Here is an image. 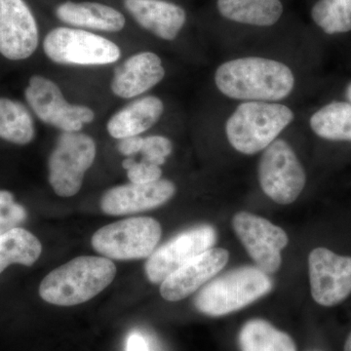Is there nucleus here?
Returning <instances> with one entry per match:
<instances>
[{"label": "nucleus", "instance_id": "nucleus-3", "mask_svg": "<svg viewBox=\"0 0 351 351\" xmlns=\"http://www.w3.org/2000/svg\"><path fill=\"white\" fill-rule=\"evenodd\" d=\"M295 119L287 106L274 101H243L228 117L226 135L240 154L265 151Z\"/></svg>", "mask_w": 351, "mask_h": 351}, {"label": "nucleus", "instance_id": "nucleus-22", "mask_svg": "<svg viewBox=\"0 0 351 351\" xmlns=\"http://www.w3.org/2000/svg\"><path fill=\"white\" fill-rule=\"evenodd\" d=\"M239 341L240 351H297L291 336L263 319L247 321Z\"/></svg>", "mask_w": 351, "mask_h": 351}, {"label": "nucleus", "instance_id": "nucleus-27", "mask_svg": "<svg viewBox=\"0 0 351 351\" xmlns=\"http://www.w3.org/2000/svg\"><path fill=\"white\" fill-rule=\"evenodd\" d=\"M173 143L165 136L152 135L144 137L141 154L143 160L161 166L166 162V159L172 154Z\"/></svg>", "mask_w": 351, "mask_h": 351}, {"label": "nucleus", "instance_id": "nucleus-30", "mask_svg": "<svg viewBox=\"0 0 351 351\" xmlns=\"http://www.w3.org/2000/svg\"><path fill=\"white\" fill-rule=\"evenodd\" d=\"M126 351H149L144 337L138 332H133L127 339Z\"/></svg>", "mask_w": 351, "mask_h": 351}, {"label": "nucleus", "instance_id": "nucleus-18", "mask_svg": "<svg viewBox=\"0 0 351 351\" xmlns=\"http://www.w3.org/2000/svg\"><path fill=\"white\" fill-rule=\"evenodd\" d=\"M58 19L77 29L119 32L126 25L123 14L100 2L66 1L56 8Z\"/></svg>", "mask_w": 351, "mask_h": 351}, {"label": "nucleus", "instance_id": "nucleus-25", "mask_svg": "<svg viewBox=\"0 0 351 351\" xmlns=\"http://www.w3.org/2000/svg\"><path fill=\"white\" fill-rule=\"evenodd\" d=\"M311 17L325 34H339L351 32V0H318Z\"/></svg>", "mask_w": 351, "mask_h": 351}, {"label": "nucleus", "instance_id": "nucleus-31", "mask_svg": "<svg viewBox=\"0 0 351 351\" xmlns=\"http://www.w3.org/2000/svg\"><path fill=\"white\" fill-rule=\"evenodd\" d=\"M346 97L348 99V103L351 104V82L348 83V86L346 88Z\"/></svg>", "mask_w": 351, "mask_h": 351}, {"label": "nucleus", "instance_id": "nucleus-4", "mask_svg": "<svg viewBox=\"0 0 351 351\" xmlns=\"http://www.w3.org/2000/svg\"><path fill=\"white\" fill-rule=\"evenodd\" d=\"M272 287L269 274L258 267H239L206 284L196 295L195 306L212 317L228 315L269 294Z\"/></svg>", "mask_w": 351, "mask_h": 351}, {"label": "nucleus", "instance_id": "nucleus-32", "mask_svg": "<svg viewBox=\"0 0 351 351\" xmlns=\"http://www.w3.org/2000/svg\"><path fill=\"white\" fill-rule=\"evenodd\" d=\"M343 351H351V332L348 335V339H346L345 343V350Z\"/></svg>", "mask_w": 351, "mask_h": 351}, {"label": "nucleus", "instance_id": "nucleus-15", "mask_svg": "<svg viewBox=\"0 0 351 351\" xmlns=\"http://www.w3.org/2000/svg\"><path fill=\"white\" fill-rule=\"evenodd\" d=\"M230 254L223 248H211L189 261L160 284V294L169 302L182 301L226 267Z\"/></svg>", "mask_w": 351, "mask_h": 351}, {"label": "nucleus", "instance_id": "nucleus-11", "mask_svg": "<svg viewBox=\"0 0 351 351\" xmlns=\"http://www.w3.org/2000/svg\"><path fill=\"white\" fill-rule=\"evenodd\" d=\"M232 226L247 253L258 269L276 274L282 263L281 251L287 246V233L267 219L248 212L233 217Z\"/></svg>", "mask_w": 351, "mask_h": 351}, {"label": "nucleus", "instance_id": "nucleus-8", "mask_svg": "<svg viewBox=\"0 0 351 351\" xmlns=\"http://www.w3.org/2000/svg\"><path fill=\"white\" fill-rule=\"evenodd\" d=\"M263 152L258 175L263 193L278 204L295 202L306 186V175L294 149L276 138Z\"/></svg>", "mask_w": 351, "mask_h": 351}, {"label": "nucleus", "instance_id": "nucleus-28", "mask_svg": "<svg viewBox=\"0 0 351 351\" xmlns=\"http://www.w3.org/2000/svg\"><path fill=\"white\" fill-rule=\"evenodd\" d=\"M122 167L127 170V177L133 184H149L161 179L162 170L160 166L142 160L137 162L132 157H127L122 162Z\"/></svg>", "mask_w": 351, "mask_h": 351}, {"label": "nucleus", "instance_id": "nucleus-5", "mask_svg": "<svg viewBox=\"0 0 351 351\" xmlns=\"http://www.w3.org/2000/svg\"><path fill=\"white\" fill-rule=\"evenodd\" d=\"M162 230L156 219L136 217L103 226L92 237V246L104 257L119 261L147 258L156 250Z\"/></svg>", "mask_w": 351, "mask_h": 351}, {"label": "nucleus", "instance_id": "nucleus-14", "mask_svg": "<svg viewBox=\"0 0 351 351\" xmlns=\"http://www.w3.org/2000/svg\"><path fill=\"white\" fill-rule=\"evenodd\" d=\"M176 186L169 180L160 179L149 184H130L114 186L101 199L104 213L122 216L147 211L165 204L175 195Z\"/></svg>", "mask_w": 351, "mask_h": 351}, {"label": "nucleus", "instance_id": "nucleus-19", "mask_svg": "<svg viewBox=\"0 0 351 351\" xmlns=\"http://www.w3.org/2000/svg\"><path fill=\"white\" fill-rule=\"evenodd\" d=\"M163 112L164 104L158 97L135 99L110 117L107 123L108 133L117 140L140 136L156 125Z\"/></svg>", "mask_w": 351, "mask_h": 351}, {"label": "nucleus", "instance_id": "nucleus-10", "mask_svg": "<svg viewBox=\"0 0 351 351\" xmlns=\"http://www.w3.org/2000/svg\"><path fill=\"white\" fill-rule=\"evenodd\" d=\"M216 241L217 232L214 226L200 225L184 230L156 249L147 258L145 276L149 282L161 284L189 261L213 248Z\"/></svg>", "mask_w": 351, "mask_h": 351}, {"label": "nucleus", "instance_id": "nucleus-9", "mask_svg": "<svg viewBox=\"0 0 351 351\" xmlns=\"http://www.w3.org/2000/svg\"><path fill=\"white\" fill-rule=\"evenodd\" d=\"M25 98L41 121L62 132H80L95 120L91 108L69 103L59 85L45 76L29 78Z\"/></svg>", "mask_w": 351, "mask_h": 351}, {"label": "nucleus", "instance_id": "nucleus-21", "mask_svg": "<svg viewBox=\"0 0 351 351\" xmlns=\"http://www.w3.org/2000/svg\"><path fill=\"white\" fill-rule=\"evenodd\" d=\"M309 126L319 138L351 143V104L343 101L327 104L311 115Z\"/></svg>", "mask_w": 351, "mask_h": 351}, {"label": "nucleus", "instance_id": "nucleus-26", "mask_svg": "<svg viewBox=\"0 0 351 351\" xmlns=\"http://www.w3.org/2000/svg\"><path fill=\"white\" fill-rule=\"evenodd\" d=\"M27 219V210L15 200L13 193L0 189V235L20 228Z\"/></svg>", "mask_w": 351, "mask_h": 351}, {"label": "nucleus", "instance_id": "nucleus-13", "mask_svg": "<svg viewBox=\"0 0 351 351\" xmlns=\"http://www.w3.org/2000/svg\"><path fill=\"white\" fill-rule=\"evenodd\" d=\"M38 41V23L25 0H0V54L22 61L36 52Z\"/></svg>", "mask_w": 351, "mask_h": 351}, {"label": "nucleus", "instance_id": "nucleus-12", "mask_svg": "<svg viewBox=\"0 0 351 351\" xmlns=\"http://www.w3.org/2000/svg\"><path fill=\"white\" fill-rule=\"evenodd\" d=\"M308 270L311 295L320 306H337L351 294V257L319 247L309 254Z\"/></svg>", "mask_w": 351, "mask_h": 351}, {"label": "nucleus", "instance_id": "nucleus-20", "mask_svg": "<svg viewBox=\"0 0 351 351\" xmlns=\"http://www.w3.org/2000/svg\"><path fill=\"white\" fill-rule=\"evenodd\" d=\"M217 8L226 19L256 27H271L283 14L280 0H218Z\"/></svg>", "mask_w": 351, "mask_h": 351}, {"label": "nucleus", "instance_id": "nucleus-16", "mask_svg": "<svg viewBox=\"0 0 351 351\" xmlns=\"http://www.w3.org/2000/svg\"><path fill=\"white\" fill-rule=\"evenodd\" d=\"M165 77L162 60L156 53L145 51L132 55L113 73L110 89L121 99L137 98L156 86Z\"/></svg>", "mask_w": 351, "mask_h": 351}, {"label": "nucleus", "instance_id": "nucleus-29", "mask_svg": "<svg viewBox=\"0 0 351 351\" xmlns=\"http://www.w3.org/2000/svg\"><path fill=\"white\" fill-rule=\"evenodd\" d=\"M143 143H144V137L141 136L120 138L117 143V149L122 156L131 157L140 154Z\"/></svg>", "mask_w": 351, "mask_h": 351}, {"label": "nucleus", "instance_id": "nucleus-6", "mask_svg": "<svg viewBox=\"0 0 351 351\" xmlns=\"http://www.w3.org/2000/svg\"><path fill=\"white\" fill-rule=\"evenodd\" d=\"M97 154L96 142L82 132H62L48 160L49 184L61 197H71L82 189Z\"/></svg>", "mask_w": 351, "mask_h": 351}, {"label": "nucleus", "instance_id": "nucleus-24", "mask_svg": "<svg viewBox=\"0 0 351 351\" xmlns=\"http://www.w3.org/2000/svg\"><path fill=\"white\" fill-rule=\"evenodd\" d=\"M41 253V242L25 228H16L0 235V274L13 263L31 267Z\"/></svg>", "mask_w": 351, "mask_h": 351}, {"label": "nucleus", "instance_id": "nucleus-2", "mask_svg": "<svg viewBox=\"0 0 351 351\" xmlns=\"http://www.w3.org/2000/svg\"><path fill=\"white\" fill-rule=\"evenodd\" d=\"M117 267L110 258L82 256L57 267L39 286L43 301L59 306H73L93 299L112 282Z\"/></svg>", "mask_w": 351, "mask_h": 351}, {"label": "nucleus", "instance_id": "nucleus-17", "mask_svg": "<svg viewBox=\"0 0 351 351\" xmlns=\"http://www.w3.org/2000/svg\"><path fill=\"white\" fill-rule=\"evenodd\" d=\"M124 6L138 25L163 40H174L186 24V11L166 0H125Z\"/></svg>", "mask_w": 351, "mask_h": 351}, {"label": "nucleus", "instance_id": "nucleus-7", "mask_svg": "<svg viewBox=\"0 0 351 351\" xmlns=\"http://www.w3.org/2000/svg\"><path fill=\"white\" fill-rule=\"evenodd\" d=\"M43 51L53 63L106 66L119 61L121 50L110 39L82 29L60 27L48 32Z\"/></svg>", "mask_w": 351, "mask_h": 351}, {"label": "nucleus", "instance_id": "nucleus-1", "mask_svg": "<svg viewBox=\"0 0 351 351\" xmlns=\"http://www.w3.org/2000/svg\"><path fill=\"white\" fill-rule=\"evenodd\" d=\"M215 83L228 98L274 103L292 93L295 80L292 69L281 62L244 57L221 64L215 73Z\"/></svg>", "mask_w": 351, "mask_h": 351}, {"label": "nucleus", "instance_id": "nucleus-23", "mask_svg": "<svg viewBox=\"0 0 351 351\" xmlns=\"http://www.w3.org/2000/svg\"><path fill=\"white\" fill-rule=\"evenodd\" d=\"M36 124L29 108L19 101L0 98V138L11 144H31Z\"/></svg>", "mask_w": 351, "mask_h": 351}]
</instances>
